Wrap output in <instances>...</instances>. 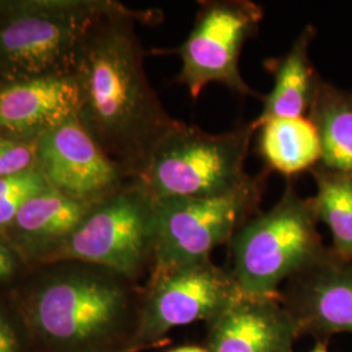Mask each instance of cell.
Wrapping results in <instances>:
<instances>
[{
  "mask_svg": "<svg viewBox=\"0 0 352 352\" xmlns=\"http://www.w3.org/2000/svg\"><path fill=\"white\" fill-rule=\"evenodd\" d=\"M118 3L20 1L1 6L0 77L8 84L75 71L90 28Z\"/></svg>",
  "mask_w": 352,
  "mask_h": 352,
  "instance_id": "cell-4",
  "label": "cell"
},
{
  "mask_svg": "<svg viewBox=\"0 0 352 352\" xmlns=\"http://www.w3.org/2000/svg\"><path fill=\"white\" fill-rule=\"evenodd\" d=\"M318 223L311 197L289 183L273 208L254 214L227 244L240 292L279 296L289 278L325 251Z\"/></svg>",
  "mask_w": 352,
  "mask_h": 352,
  "instance_id": "cell-2",
  "label": "cell"
},
{
  "mask_svg": "<svg viewBox=\"0 0 352 352\" xmlns=\"http://www.w3.org/2000/svg\"><path fill=\"white\" fill-rule=\"evenodd\" d=\"M296 322L279 296L240 292L206 322L209 352H294L300 338Z\"/></svg>",
  "mask_w": 352,
  "mask_h": 352,
  "instance_id": "cell-12",
  "label": "cell"
},
{
  "mask_svg": "<svg viewBox=\"0 0 352 352\" xmlns=\"http://www.w3.org/2000/svg\"><path fill=\"white\" fill-rule=\"evenodd\" d=\"M13 272V260L11 253L0 244V279L10 277Z\"/></svg>",
  "mask_w": 352,
  "mask_h": 352,
  "instance_id": "cell-22",
  "label": "cell"
},
{
  "mask_svg": "<svg viewBox=\"0 0 352 352\" xmlns=\"http://www.w3.org/2000/svg\"><path fill=\"white\" fill-rule=\"evenodd\" d=\"M316 195L311 197L316 217L331 234V250L352 260V176L316 166L311 170Z\"/></svg>",
  "mask_w": 352,
  "mask_h": 352,
  "instance_id": "cell-18",
  "label": "cell"
},
{
  "mask_svg": "<svg viewBox=\"0 0 352 352\" xmlns=\"http://www.w3.org/2000/svg\"><path fill=\"white\" fill-rule=\"evenodd\" d=\"M37 144L0 136V177L17 175L33 168Z\"/></svg>",
  "mask_w": 352,
  "mask_h": 352,
  "instance_id": "cell-20",
  "label": "cell"
},
{
  "mask_svg": "<svg viewBox=\"0 0 352 352\" xmlns=\"http://www.w3.org/2000/svg\"><path fill=\"white\" fill-rule=\"evenodd\" d=\"M308 352H329L327 349V342H322V340H317L315 346Z\"/></svg>",
  "mask_w": 352,
  "mask_h": 352,
  "instance_id": "cell-24",
  "label": "cell"
},
{
  "mask_svg": "<svg viewBox=\"0 0 352 352\" xmlns=\"http://www.w3.org/2000/svg\"><path fill=\"white\" fill-rule=\"evenodd\" d=\"M168 352H209L208 351V349L205 347V346H193V344H190V346H180V347H176V349H173V350H170Z\"/></svg>",
  "mask_w": 352,
  "mask_h": 352,
  "instance_id": "cell-23",
  "label": "cell"
},
{
  "mask_svg": "<svg viewBox=\"0 0 352 352\" xmlns=\"http://www.w3.org/2000/svg\"><path fill=\"white\" fill-rule=\"evenodd\" d=\"M257 133V151L267 171L291 179L311 173L321 161L318 133L308 116L270 119Z\"/></svg>",
  "mask_w": 352,
  "mask_h": 352,
  "instance_id": "cell-15",
  "label": "cell"
},
{
  "mask_svg": "<svg viewBox=\"0 0 352 352\" xmlns=\"http://www.w3.org/2000/svg\"><path fill=\"white\" fill-rule=\"evenodd\" d=\"M37 162L52 188L89 204H100L131 182L77 115L38 140Z\"/></svg>",
  "mask_w": 352,
  "mask_h": 352,
  "instance_id": "cell-10",
  "label": "cell"
},
{
  "mask_svg": "<svg viewBox=\"0 0 352 352\" xmlns=\"http://www.w3.org/2000/svg\"><path fill=\"white\" fill-rule=\"evenodd\" d=\"M157 17L116 4L90 28L74 72L80 123L129 180L180 122L167 113L151 89L135 32L136 20Z\"/></svg>",
  "mask_w": 352,
  "mask_h": 352,
  "instance_id": "cell-1",
  "label": "cell"
},
{
  "mask_svg": "<svg viewBox=\"0 0 352 352\" xmlns=\"http://www.w3.org/2000/svg\"><path fill=\"white\" fill-rule=\"evenodd\" d=\"M254 133L252 122L222 133L179 122L132 182L154 201L231 192L251 176L245 171V161Z\"/></svg>",
  "mask_w": 352,
  "mask_h": 352,
  "instance_id": "cell-3",
  "label": "cell"
},
{
  "mask_svg": "<svg viewBox=\"0 0 352 352\" xmlns=\"http://www.w3.org/2000/svg\"><path fill=\"white\" fill-rule=\"evenodd\" d=\"M154 241L155 201L131 180L91 210L59 256L135 279L154 263Z\"/></svg>",
  "mask_w": 352,
  "mask_h": 352,
  "instance_id": "cell-7",
  "label": "cell"
},
{
  "mask_svg": "<svg viewBox=\"0 0 352 352\" xmlns=\"http://www.w3.org/2000/svg\"><path fill=\"white\" fill-rule=\"evenodd\" d=\"M279 294L302 337L327 342L352 334V260L331 247L289 278Z\"/></svg>",
  "mask_w": 352,
  "mask_h": 352,
  "instance_id": "cell-11",
  "label": "cell"
},
{
  "mask_svg": "<svg viewBox=\"0 0 352 352\" xmlns=\"http://www.w3.org/2000/svg\"><path fill=\"white\" fill-rule=\"evenodd\" d=\"M0 352H16V337L3 317H0Z\"/></svg>",
  "mask_w": 352,
  "mask_h": 352,
  "instance_id": "cell-21",
  "label": "cell"
},
{
  "mask_svg": "<svg viewBox=\"0 0 352 352\" xmlns=\"http://www.w3.org/2000/svg\"><path fill=\"white\" fill-rule=\"evenodd\" d=\"M317 34L314 25L302 28L289 50L265 62L273 77V88L263 96V109L252 120L256 132L270 119L307 116L321 77L309 59V47Z\"/></svg>",
  "mask_w": 352,
  "mask_h": 352,
  "instance_id": "cell-14",
  "label": "cell"
},
{
  "mask_svg": "<svg viewBox=\"0 0 352 352\" xmlns=\"http://www.w3.org/2000/svg\"><path fill=\"white\" fill-rule=\"evenodd\" d=\"M307 116L320 139L318 166L352 176V90L321 78Z\"/></svg>",
  "mask_w": 352,
  "mask_h": 352,
  "instance_id": "cell-16",
  "label": "cell"
},
{
  "mask_svg": "<svg viewBox=\"0 0 352 352\" xmlns=\"http://www.w3.org/2000/svg\"><path fill=\"white\" fill-rule=\"evenodd\" d=\"M264 19L261 6L251 0H206L199 4L195 23L180 46L166 54L182 60L176 81L196 100L209 84H219L241 97H258L240 72L245 43L256 37Z\"/></svg>",
  "mask_w": 352,
  "mask_h": 352,
  "instance_id": "cell-6",
  "label": "cell"
},
{
  "mask_svg": "<svg viewBox=\"0 0 352 352\" xmlns=\"http://www.w3.org/2000/svg\"><path fill=\"white\" fill-rule=\"evenodd\" d=\"M78 277L52 283L38 298L39 327L54 340L85 342L109 336L128 308V291L113 277Z\"/></svg>",
  "mask_w": 352,
  "mask_h": 352,
  "instance_id": "cell-9",
  "label": "cell"
},
{
  "mask_svg": "<svg viewBox=\"0 0 352 352\" xmlns=\"http://www.w3.org/2000/svg\"><path fill=\"white\" fill-rule=\"evenodd\" d=\"M267 170L231 192L209 197L155 200L153 267H170L212 258L234 234L258 213Z\"/></svg>",
  "mask_w": 352,
  "mask_h": 352,
  "instance_id": "cell-5",
  "label": "cell"
},
{
  "mask_svg": "<svg viewBox=\"0 0 352 352\" xmlns=\"http://www.w3.org/2000/svg\"><path fill=\"white\" fill-rule=\"evenodd\" d=\"M240 294L228 267L212 258L153 267L140 308L136 342L157 343L175 327L209 322Z\"/></svg>",
  "mask_w": 352,
  "mask_h": 352,
  "instance_id": "cell-8",
  "label": "cell"
},
{
  "mask_svg": "<svg viewBox=\"0 0 352 352\" xmlns=\"http://www.w3.org/2000/svg\"><path fill=\"white\" fill-rule=\"evenodd\" d=\"M97 205L76 200L50 187L29 199L13 223L28 238L58 239L75 232Z\"/></svg>",
  "mask_w": 352,
  "mask_h": 352,
  "instance_id": "cell-17",
  "label": "cell"
},
{
  "mask_svg": "<svg viewBox=\"0 0 352 352\" xmlns=\"http://www.w3.org/2000/svg\"><path fill=\"white\" fill-rule=\"evenodd\" d=\"M80 91L75 76H47L0 90V129L16 139H41L75 118Z\"/></svg>",
  "mask_w": 352,
  "mask_h": 352,
  "instance_id": "cell-13",
  "label": "cell"
},
{
  "mask_svg": "<svg viewBox=\"0 0 352 352\" xmlns=\"http://www.w3.org/2000/svg\"><path fill=\"white\" fill-rule=\"evenodd\" d=\"M50 187L36 167L17 175L0 177V228L14 222L16 215L29 199Z\"/></svg>",
  "mask_w": 352,
  "mask_h": 352,
  "instance_id": "cell-19",
  "label": "cell"
}]
</instances>
